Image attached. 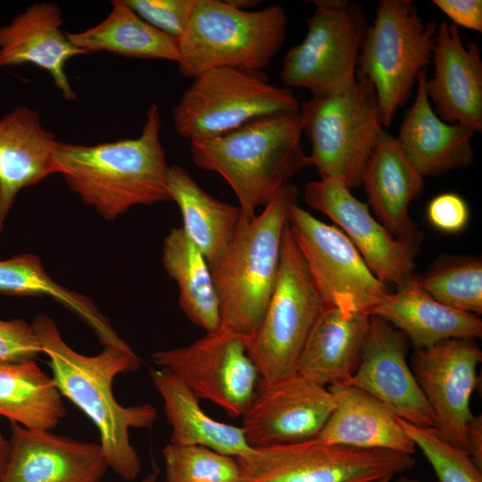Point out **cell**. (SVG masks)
<instances>
[{"label":"cell","instance_id":"31","mask_svg":"<svg viewBox=\"0 0 482 482\" xmlns=\"http://www.w3.org/2000/svg\"><path fill=\"white\" fill-rule=\"evenodd\" d=\"M162 263L179 287V303L186 316L206 333L220 327V304L209 264L181 227L164 238Z\"/></svg>","mask_w":482,"mask_h":482},{"label":"cell","instance_id":"33","mask_svg":"<svg viewBox=\"0 0 482 482\" xmlns=\"http://www.w3.org/2000/svg\"><path fill=\"white\" fill-rule=\"evenodd\" d=\"M420 287L439 303L462 312H482V260L475 255L442 253L422 274Z\"/></svg>","mask_w":482,"mask_h":482},{"label":"cell","instance_id":"30","mask_svg":"<svg viewBox=\"0 0 482 482\" xmlns=\"http://www.w3.org/2000/svg\"><path fill=\"white\" fill-rule=\"evenodd\" d=\"M65 413L54 378L35 361L0 364V416L28 428L52 430Z\"/></svg>","mask_w":482,"mask_h":482},{"label":"cell","instance_id":"20","mask_svg":"<svg viewBox=\"0 0 482 482\" xmlns=\"http://www.w3.org/2000/svg\"><path fill=\"white\" fill-rule=\"evenodd\" d=\"M62 11L54 2L36 3L0 26V66L31 63L47 71L62 96L73 102L77 94L65 72L69 60L88 54L71 43L62 30Z\"/></svg>","mask_w":482,"mask_h":482},{"label":"cell","instance_id":"29","mask_svg":"<svg viewBox=\"0 0 482 482\" xmlns=\"http://www.w3.org/2000/svg\"><path fill=\"white\" fill-rule=\"evenodd\" d=\"M111 4V12L102 22L83 31L66 32L72 45L88 54L105 51L129 58L178 62L176 38L144 21L125 0Z\"/></svg>","mask_w":482,"mask_h":482},{"label":"cell","instance_id":"32","mask_svg":"<svg viewBox=\"0 0 482 482\" xmlns=\"http://www.w3.org/2000/svg\"><path fill=\"white\" fill-rule=\"evenodd\" d=\"M0 293L52 298L83 320L104 347L131 348L88 297L55 282L46 271L40 258L34 253L0 261Z\"/></svg>","mask_w":482,"mask_h":482},{"label":"cell","instance_id":"42","mask_svg":"<svg viewBox=\"0 0 482 482\" xmlns=\"http://www.w3.org/2000/svg\"><path fill=\"white\" fill-rule=\"evenodd\" d=\"M229 4L240 10H251L257 5L258 1L253 0H227Z\"/></svg>","mask_w":482,"mask_h":482},{"label":"cell","instance_id":"7","mask_svg":"<svg viewBox=\"0 0 482 482\" xmlns=\"http://www.w3.org/2000/svg\"><path fill=\"white\" fill-rule=\"evenodd\" d=\"M327 307L287 220L277 283L257 330L246 342L260 386L296 372L308 336Z\"/></svg>","mask_w":482,"mask_h":482},{"label":"cell","instance_id":"35","mask_svg":"<svg viewBox=\"0 0 482 482\" xmlns=\"http://www.w3.org/2000/svg\"><path fill=\"white\" fill-rule=\"evenodd\" d=\"M399 422L423 453L439 482H482V467L467 453L443 440L433 428L417 426L400 418Z\"/></svg>","mask_w":482,"mask_h":482},{"label":"cell","instance_id":"10","mask_svg":"<svg viewBox=\"0 0 482 482\" xmlns=\"http://www.w3.org/2000/svg\"><path fill=\"white\" fill-rule=\"evenodd\" d=\"M306 20L307 33L286 54L280 73L289 87L312 96L336 92L356 78L368 18L361 4L348 0H315Z\"/></svg>","mask_w":482,"mask_h":482},{"label":"cell","instance_id":"23","mask_svg":"<svg viewBox=\"0 0 482 482\" xmlns=\"http://www.w3.org/2000/svg\"><path fill=\"white\" fill-rule=\"evenodd\" d=\"M427 73L417 79V93L406 112L396 138L406 157L422 175L436 177L467 167L475 152L472 129L442 120L433 110L427 94Z\"/></svg>","mask_w":482,"mask_h":482},{"label":"cell","instance_id":"22","mask_svg":"<svg viewBox=\"0 0 482 482\" xmlns=\"http://www.w3.org/2000/svg\"><path fill=\"white\" fill-rule=\"evenodd\" d=\"M362 185L376 219L396 238L420 246L422 234L409 214V205L422 194L424 178L386 131L368 161Z\"/></svg>","mask_w":482,"mask_h":482},{"label":"cell","instance_id":"27","mask_svg":"<svg viewBox=\"0 0 482 482\" xmlns=\"http://www.w3.org/2000/svg\"><path fill=\"white\" fill-rule=\"evenodd\" d=\"M151 380L162 397L168 423L170 443L200 445L234 458L248 455V445L241 427L216 420L201 408L199 399L171 371L151 369Z\"/></svg>","mask_w":482,"mask_h":482},{"label":"cell","instance_id":"2","mask_svg":"<svg viewBox=\"0 0 482 482\" xmlns=\"http://www.w3.org/2000/svg\"><path fill=\"white\" fill-rule=\"evenodd\" d=\"M161 126L159 108L153 104L137 137L93 145L59 141L56 173L84 204L108 220L136 205L171 201Z\"/></svg>","mask_w":482,"mask_h":482},{"label":"cell","instance_id":"40","mask_svg":"<svg viewBox=\"0 0 482 482\" xmlns=\"http://www.w3.org/2000/svg\"><path fill=\"white\" fill-rule=\"evenodd\" d=\"M466 439L469 454L475 462L482 467V415L474 416L470 421Z\"/></svg>","mask_w":482,"mask_h":482},{"label":"cell","instance_id":"5","mask_svg":"<svg viewBox=\"0 0 482 482\" xmlns=\"http://www.w3.org/2000/svg\"><path fill=\"white\" fill-rule=\"evenodd\" d=\"M287 17L279 4L240 10L228 1L195 0L179 38V70L195 78L215 68L261 71L285 42Z\"/></svg>","mask_w":482,"mask_h":482},{"label":"cell","instance_id":"9","mask_svg":"<svg viewBox=\"0 0 482 482\" xmlns=\"http://www.w3.org/2000/svg\"><path fill=\"white\" fill-rule=\"evenodd\" d=\"M437 25L425 21L411 0H380L360 52L356 73L372 85L383 126L411 96L432 58Z\"/></svg>","mask_w":482,"mask_h":482},{"label":"cell","instance_id":"41","mask_svg":"<svg viewBox=\"0 0 482 482\" xmlns=\"http://www.w3.org/2000/svg\"><path fill=\"white\" fill-rule=\"evenodd\" d=\"M12 452L11 441L6 439L0 430V482H3Z\"/></svg>","mask_w":482,"mask_h":482},{"label":"cell","instance_id":"13","mask_svg":"<svg viewBox=\"0 0 482 482\" xmlns=\"http://www.w3.org/2000/svg\"><path fill=\"white\" fill-rule=\"evenodd\" d=\"M287 224L328 307L370 315L390 294L340 229L318 220L297 202L289 207Z\"/></svg>","mask_w":482,"mask_h":482},{"label":"cell","instance_id":"44","mask_svg":"<svg viewBox=\"0 0 482 482\" xmlns=\"http://www.w3.org/2000/svg\"><path fill=\"white\" fill-rule=\"evenodd\" d=\"M395 482H422V481L416 478H411L406 476H402Z\"/></svg>","mask_w":482,"mask_h":482},{"label":"cell","instance_id":"1","mask_svg":"<svg viewBox=\"0 0 482 482\" xmlns=\"http://www.w3.org/2000/svg\"><path fill=\"white\" fill-rule=\"evenodd\" d=\"M32 325L59 392L97 428L107 467L125 481L135 480L142 466L129 431L152 427L157 411L150 403L120 404L112 384L118 375L138 370L140 358L132 348L117 346H104L92 356L79 353L64 341L54 319L45 313L38 314Z\"/></svg>","mask_w":482,"mask_h":482},{"label":"cell","instance_id":"26","mask_svg":"<svg viewBox=\"0 0 482 482\" xmlns=\"http://www.w3.org/2000/svg\"><path fill=\"white\" fill-rule=\"evenodd\" d=\"M402 331L415 349L453 338L474 339L482 336L478 315L448 307L427 294L417 274L395 287L370 312Z\"/></svg>","mask_w":482,"mask_h":482},{"label":"cell","instance_id":"12","mask_svg":"<svg viewBox=\"0 0 482 482\" xmlns=\"http://www.w3.org/2000/svg\"><path fill=\"white\" fill-rule=\"evenodd\" d=\"M246 342L220 327L190 345L156 351L152 360L175 374L199 400L210 401L230 417H238L250 406L260 384Z\"/></svg>","mask_w":482,"mask_h":482},{"label":"cell","instance_id":"45","mask_svg":"<svg viewBox=\"0 0 482 482\" xmlns=\"http://www.w3.org/2000/svg\"><path fill=\"white\" fill-rule=\"evenodd\" d=\"M393 478H383L373 482H390Z\"/></svg>","mask_w":482,"mask_h":482},{"label":"cell","instance_id":"19","mask_svg":"<svg viewBox=\"0 0 482 482\" xmlns=\"http://www.w3.org/2000/svg\"><path fill=\"white\" fill-rule=\"evenodd\" d=\"M12 452L3 482H101L108 469L100 444L11 422Z\"/></svg>","mask_w":482,"mask_h":482},{"label":"cell","instance_id":"39","mask_svg":"<svg viewBox=\"0 0 482 482\" xmlns=\"http://www.w3.org/2000/svg\"><path fill=\"white\" fill-rule=\"evenodd\" d=\"M455 26L482 32L481 0H433Z\"/></svg>","mask_w":482,"mask_h":482},{"label":"cell","instance_id":"4","mask_svg":"<svg viewBox=\"0 0 482 482\" xmlns=\"http://www.w3.org/2000/svg\"><path fill=\"white\" fill-rule=\"evenodd\" d=\"M298 188L283 186L258 215L241 213L235 237L223 257L211 268L220 327L247 341L257 330L273 294L280 262L281 241Z\"/></svg>","mask_w":482,"mask_h":482},{"label":"cell","instance_id":"43","mask_svg":"<svg viewBox=\"0 0 482 482\" xmlns=\"http://www.w3.org/2000/svg\"><path fill=\"white\" fill-rule=\"evenodd\" d=\"M158 477V470H154L148 474L142 482H156Z\"/></svg>","mask_w":482,"mask_h":482},{"label":"cell","instance_id":"8","mask_svg":"<svg viewBox=\"0 0 482 482\" xmlns=\"http://www.w3.org/2000/svg\"><path fill=\"white\" fill-rule=\"evenodd\" d=\"M172 110L177 133L212 139L253 120L300 111L288 87L271 85L261 71L215 68L193 79Z\"/></svg>","mask_w":482,"mask_h":482},{"label":"cell","instance_id":"3","mask_svg":"<svg viewBox=\"0 0 482 482\" xmlns=\"http://www.w3.org/2000/svg\"><path fill=\"white\" fill-rule=\"evenodd\" d=\"M302 135L300 111L272 115L215 138L192 141L190 154L199 169L225 179L241 213L250 217L295 173L310 166Z\"/></svg>","mask_w":482,"mask_h":482},{"label":"cell","instance_id":"25","mask_svg":"<svg viewBox=\"0 0 482 482\" xmlns=\"http://www.w3.org/2000/svg\"><path fill=\"white\" fill-rule=\"evenodd\" d=\"M370 318L362 311L327 307L308 336L296 372L327 387L346 383L360 363Z\"/></svg>","mask_w":482,"mask_h":482},{"label":"cell","instance_id":"18","mask_svg":"<svg viewBox=\"0 0 482 482\" xmlns=\"http://www.w3.org/2000/svg\"><path fill=\"white\" fill-rule=\"evenodd\" d=\"M433 76L427 79L436 114L450 124L482 130V60L478 44L464 40L457 26L442 21L432 52Z\"/></svg>","mask_w":482,"mask_h":482},{"label":"cell","instance_id":"14","mask_svg":"<svg viewBox=\"0 0 482 482\" xmlns=\"http://www.w3.org/2000/svg\"><path fill=\"white\" fill-rule=\"evenodd\" d=\"M481 361L482 351L474 339L453 338L415 349L410 363L433 413V429L468 454L466 431L474 417L470 399Z\"/></svg>","mask_w":482,"mask_h":482},{"label":"cell","instance_id":"17","mask_svg":"<svg viewBox=\"0 0 482 482\" xmlns=\"http://www.w3.org/2000/svg\"><path fill=\"white\" fill-rule=\"evenodd\" d=\"M408 345L402 331L371 315L360 363L345 384L371 395L409 423L433 428V413L406 360Z\"/></svg>","mask_w":482,"mask_h":482},{"label":"cell","instance_id":"11","mask_svg":"<svg viewBox=\"0 0 482 482\" xmlns=\"http://www.w3.org/2000/svg\"><path fill=\"white\" fill-rule=\"evenodd\" d=\"M236 460L240 482H373L415 464L411 454L328 445L317 439L253 447Z\"/></svg>","mask_w":482,"mask_h":482},{"label":"cell","instance_id":"36","mask_svg":"<svg viewBox=\"0 0 482 482\" xmlns=\"http://www.w3.org/2000/svg\"><path fill=\"white\" fill-rule=\"evenodd\" d=\"M147 23L176 38L181 37L195 0H125Z\"/></svg>","mask_w":482,"mask_h":482},{"label":"cell","instance_id":"24","mask_svg":"<svg viewBox=\"0 0 482 482\" xmlns=\"http://www.w3.org/2000/svg\"><path fill=\"white\" fill-rule=\"evenodd\" d=\"M336 406L315 439L359 450H387L413 455L415 444L399 418L367 392L348 384L328 386Z\"/></svg>","mask_w":482,"mask_h":482},{"label":"cell","instance_id":"6","mask_svg":"<svg viewBox=\"0 0 482 482\" xmlns=\"http://www.w3.org/2000/svg\"><path fill=\"white\" fill-rule=\"evenodd\" d=\"M303 133L311 143L310 166L320 179L359 187L383 123L372 85L356 73L341 89L300 104Z\"/></svg>","mask_w":482,"mask_h":482},{"label":"cell","instance_id":"28","mask_svg":"<svg viewBox=\"0 0 482 482\" xmlns=\"http://www.w3.org/2000/svg\"><path fill=\"white\" fill-rule=\"evenodd\" d=\"M168 187L171 201L180 210L181 228L212 268L235 237L241 219L239 206L209 195L179 165L170 166Z\"/></svg>","mask_w":482,"mask_h":482},{"label":"cell","instance_id":"34","mask_svg":"<svg viewBox=\"0 0 482 482\" xmlns=\"http://www.w3.org/2000/svg\"><path fill=\"white\" fill-rule=\"evenodd\" d=\"M166 482H240L236 458L200 445L170 443L162 449Z\"/></svg>","mask_w":482,"mask_h":482},{"label":"cell","instance_id":"38","mask_svg":"<svg viewBox=\"0 0 482 482\" xmlns=\"http://www.w3.org/2000/svg\"><path fill=\"white\" fill-rule=\"evenodd\" d=\"M427 215L429 222L441 231L457 233L470 220L466 201L458 194L444 193L435 196L428 204Z\"/></svg>","mask_w":482,"mask_h":482},{"label":"cell","instance_id":"37","mask_svg":"<svg viewBox=\"0 0 482 482\" xmlns=\"http://www.w3.org/2000/svg\"><path fill=\"white\" fill-rule=\"evenodd\" d=\"M43 353L32 324L22 319H0V364L35 361Z\"/></svg>","mask_w":482,"mask_h":482},{"label":"cell","instance_id":"15","mask_svg":"<svg viewBox=\"0 0 482 482\" xmlns=\"http://www.w3.org/2000/svg\"><path fill=\"white\" fill-rule=\"evenodd\" d=\"M335 406L327 386L295 372L261 386L241 428L252 447L308 441L317 437Z\"/></svg>","mask_w":482,"mask_h":482},{"label":"cell","instance_id":"16","mask_svg":"<svg viewBox=\"0 0 482 482\" xmlns=\"http://www.w3.org/2000/svg\"><path fill=\"white\" fill-rule=\"evenodd\" d=\"M303 198L310 207L339 226L385 285L397 287L416 274L420 246L396 238L345 185L331 179L310 181Z\"/></svg>","mask_w":482,"mask_h":482},{"label":"cell","instance_id":"21","mask_svg":"<svg viewBox=\"0 0 482 482\" xmlns=\"http://www.w3.org/2000/svg\"><path fill=\"white\" fill-rule=\"evenodd\" d=\"M58 144L36 110L19 105L0 119V234L18 193L56 173Z\"/></svg>","mask_w":482,"mask_h":482}]
</instances>
